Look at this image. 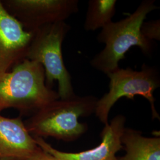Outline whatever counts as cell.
<instances>
[{"label": "cell", "instance_id": "cell-1", "mask_svg": "<svg viewBox=\"0 0 160 160\" xmlns=\"http://www.w3.org/2000/svg\"><path fill=\"white\" fill-rule=\"evenodd\" d=\"M98 98L93 96H74L48 104L24 121L33 137L53 138L65 142L77 140L88 129L81 117L95 113Z\"/></svg>", "mask_w": 160, "mask_h": 160}, {"label": "cell", "instance_id": "cell-2", "mask_svg": "<svg viewBox=\"0 0 160 160\" xmlns=\"http://www.w3.org/2000/svg\"><path fill=\"white\" fill-rule=\"evenodd\" d=\"M158 8L154 0H144L130 16L102 29L97 40L105 46L90 61L92 67L109 74L119 68V62L125 58L132 46L139 48L145 55H150L153 50L152 42L143 36L141 28L149 13Z\"/></svg>", "mask_w": 160, "mask_h": 160}, {"label": "cell", "instance_id": "cell-3", "mask_svg": "<svg viewBox=\"0 0 160 160\" xmlns=\"http://www.w3.org/2000/svg\"><path fill=\"white\" fill-rule=\"evenodd\" d=\"M60 98L46 84L45 69L36 62L25 59L10 71L0 74V112L15 109L32 115L52 102Z\"/></svg>", "mask_w": 160, "mask_h": 160}, {"label": "cell", "instance_id": "cell-4", "mask_svg": "<svg viewBox=\"0 0 160 160\" xmlns=\"http://www.w3.org/2000/svg\"><path fill=\"white\" fill-rule=\"evenodd\" d=\"M71 29L65 22L45 26L33 32L26 59L41 64L45 69L46 84L51 88L58 82V93L61 99L75 96L71 77L63 62L62 46Z\"/></svg>", "mask_w": 160, "mask_h": 160}, {"label": "cell", "instance_id": "cell-5", "mask_svg": "<svg viewBox=\"0 0 160 160\" xmlns=\"http://www.w3.org/2000/svg\"><path fill=\"white\" fill-rule=\"evenodd\" d=\"M109 78V90L98 100L95 113L99 120L106 125L109 123L110 111L120 98L126 97L133 100L135 96H141L148 101L152 119H160L155 108L154 92L160 86L157 69L143 64L140 71L131 68H119L107 75Z\"/></svg>", "mask_w": 160, "mask_h": 160}, {"label": "cell", "instance_id": "cell-6", "mask_svg": "<svg viewBox=\"0 0 160 160\" xmlns=\"http://www.w3.org/2000/svg\"><path fill=\"white\" fill-rule=\"evenodd\" d=\"M8 12L26 31L33 33L53 23L65 22L78 12V0H1Z\"/></svg>", "mask_w": 160, "mask_h": 160}, {"label": "cell", "instance_id": "cell-7", "mask_svg": "<svg viewBox=\"0 0 160 160\" xmlns=\"http://www.w3.org/2000/svg\"><path fill=\"white\" fill-rule=\"evenodd\" d=\"M125 123V116L121 114L115 116L104 127L100 133V143L94 148L80 152L61 151L52 147L43 138H33L40 148L59 160H117V152L123 148L121 138Z\"/></svg>", "mask_w": 160, "mask_h": 160}, {"label": "cell", "instance_id": "cell-8", "mask_svg": "<svg viewBox=\"0 0 160 160\" xmlns=\"http://www.w3.org/2000/svg\"><path fill=\"white\" fill-rule=\"evenodd\" d=\"M33 35L8 12L0 0V74L26 59Z\"/></svg>", "mask_w": 160, "mask_h": 160}, {"label": "cell", "instance_id": "cell-9", "mask_svg": "<svg viewBox=\"0 0 160 160\" xmlns=\"http://www.w3.org/2000/svg\"><path fill=\"white\" fill-rule=\"evenodd\" d=\"M39 148L21 116L8 118L0 112V159L26 160Z\"/></svg>", "mask_w": 160, "mask_h": 160}, {"label": "cell", "instance_id": "cell-10", "mask_svg": "<svg viewBox=\"0 0 160 160\" xmlns=\"http://www.w3.org/2000/svg\"><path fill=\"white\" fill-rule=\"evenodd\" d=\"M121 142L126 154L117 160H160V137H146L141 132L125 128Z\"/></svg>", "mask_w": 160, "mask_h": 160}, {"label": "cell", "instance_id": "cell-11", "mask_svg": "<svg viewBox=\"0 0 160 160\" xmlns=\"http://www.w3.org/2000/svg\"><path fill=\"white\" fill-rule=\"evenodd\" d=\"M116 3V0H90L84 24L86 31L103 29L112 22Z\"/></svg>", "mask_w": 160, "mask_h": 160}, {"label": "cell", "instance_id": "cell-12", "mask_svg": "<svg viewBox=\"0 0 160 160\" xmlns=\"http://www.w3.org/2000/svg\"><path fill=\"white\" fill-rule=\"evenodd\" d=\"M141 32L148 40H160V20L143 22L141 28Z\"/></svg>", "mask_w": 160, "mask_h": 160}, {"label": "cell", "instance_id": "cell-13", "mask_svg": "<svg viewBox=\"0 0 160 160\" xmlns=\"http://www.w3.org/2000/svg\"><path fill=\"white\" fill-rule=\"evenodd\" d=\"M26 160H59L57 157L39 147L33 154Z\"/></svg>", "mask_w": 160, "mask_h": 160}, {"label": "cell", "instance_id": "cell-14", "mask_svg": "<svg viewBox=\"0 0 160 160\" xmlns=\"http://www.w3.org/2000/svg\"><path fill=\"white\" fill-rule=\"evenodd\" d=\"M0 160H17L14 159V158H1Z\"/></svg>", "mask_w": 160, "mask_h": 160}]
</instances>
